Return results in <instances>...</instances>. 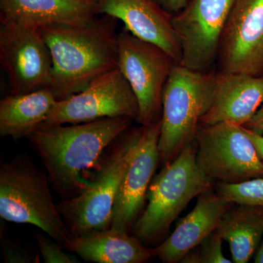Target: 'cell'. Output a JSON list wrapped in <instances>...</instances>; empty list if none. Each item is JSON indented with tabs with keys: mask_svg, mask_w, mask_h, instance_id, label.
Wrapping results in <instances>:
<instances>
[{
	"mask_svg": "<svg viewBox=\"0 0 263 263\" xmlns=\"http://www.w3.org/2000/svg\"><path fill=\"white\" fill-rule=\"evenodd\" d=\"M196 162L213 183H238L263 177V162L243 126L231 122L200 125Z\"/></svg>",
	"mask_w": 263,
	"mask_h": 263,
	"instance_id": "cell-8",
	"label": "cell"
},
{
	"mask_svg": "<svg viewBox=\"0 0 263 263\" xmlns=\"http://www.w3.org/2000/svg\"><path fill=\"white\" fill-rule=\"evenodd\" d=\"M217 69L196 72L176 65L164 86L159 141L160 164H168L195 142L202 116L212 103Z\"/></svg>",
	"mask_w": 263,
	"mask_h": 263,
	"instance_id": "cell-5",
	"label": "cell"
},
{
	"mask_svg": "<svg viewBox=\"0 0 263 263\" xmlns=\"http://www.w3.org/2000/svg\"><path fill=\"white\" fill-rule=\"evenodd\" d=\"M118 68L138 100L136 122L143 126L158 122L162 119L164 86L177 62L163 48L124 28L118 33Z\"/></svg>",
	"mask_w": 263,
	"mask_h": 263,
	"instance_id": "cell-7",
	"label": "cell"
},
{
	"mask_svg": "<svg viewBox=\"0 0 263 263\" xmlns=\"http://www.w3.org/2000/svg\"><path fill=\"white\" fill-rule=\"evenodd\" d=\"M217 72L212 103L200 125L231 122L245 126L263 104V76Z\"/></svg>",
	"mask_w": 263,
	"mask_h": 263,
	"instance_id": "cell-16",
	"label": "cell"
},
{
	"mask_svg": "<svg viewBox=\"0 0 263 263\" xmlns=\"http://www.w3.org/2000/svg\"><path fill=\"white\" fill-rule=\"evenodd\" d=\"M155 1L170 14L175 15L181 11L187 5L190 0H155Z\"/></svg>",
	"mask_w": 263,
	"mask_h": 263,
	"instance_id": "cell-25",
	"label": "cell"
},
{
	"mask_svg": "<svg viewBox=\"0 0 263 263\" xmlns=\"http://www.w3.org/2000/svg\"><path fill=\"white\" fill-rule=\"evenodd\" d=\"M224 240L217 231L213 232L197 247L200 263H231L222 252Z\"/></svg>",
	"mask_w": 263,
	"mask_h": 263,
	"instance_id": "cell-23",
	"label": "cell"
},
{
	"mask_svg": "<svg viewBox=\"0 0 263 263\" xmlns=\"http://www.w3.org/2000/svg\"><path fill=\"white\" fill-rule=\"evenodd\" d=\"M216 231L229 245L233 262H248L263 238V208L233 204L223 216Z\"/></svg>",
	"mask_w": 263,
	"mask_h": 263,
	"instance_id": "cell-20",
	"label": "cell"
},
{
	"mask_svg": "<svg viewBox=\"0 0 263 263\" xmlns=\"http://www.w3.org/2000/svg\"><path fill=\"white\" fill-rule=\"evenodd\" d=\"M162 122L144 126L139 146L124 174L116 197L110 228L130 233L142 212L148 188L160 164Z\"/></svg>",
	"mask_w": 263,
	"mask_h": 263,
	"instance_id": "cell-13",
	"label": "cell"
},
{
	"mask_svg": "<svg viewBox=\"0 0 263 263\" xmlns=\"http://www.w3.org/2000/svg\"><path fill=\"white\" fill-rule=\"evenodd\" d=\"M216 192L233 203L263 208V177L238 183H218Z\"/></svg>",
	"mask_w": 263,
	"mask_h": 263,
	"instance_id": "cell-21",
	"label": "cell"
},
{
	"mask_svg": "<svg viewBox=\"0 0 263 263\" xmlns=\"http://www.w3.org/2000/svg\"><path fill=\"white\" fill-rule=\"evenodd\" d=\"M97 0H0V22L41 27L86 23L98 16Z\"/></svg>",
	"mask_w": 263,
	"mask_h": 263,
	"instance_id": "cell-17",
	"label": "cell"
},
{
	"mask_svg": "<svg viewBox=\"0 0 263 263\" xmlns=\"http://www.w3.org/2000/svg\"><path fill=\"white\" fill-rule=\"evenodd\" d=\"M43 260L46 263H79V259L64 252V247L57 241L48 239L41 233H34Z\"/></svg>",
	"mask_w": 263,
	"mask_h": 263,
	"instance_id": "cell-22",
	"label": "cell"
},
{
	"mask_svg": "<svg viewBox=\"0 0 263 263\" xmlns=\"http://www.w3.org/2000/svg\"><path fill=\"white\" fill-rule=\"evenodd\" d=\"M233 204L213 190L200 194L192 212L178 220L174 231L160 245L151 249L153 257L164 263L181 262L188 252L217 229Z\"/></svg>",
	"mask_w": 263,
	"mask_h": 263,
	"instance_id": "cell-15",
	"label": "cell"
},
{
	"mask_svg": "<svg viewBox=\"0 0 263 263\" xmlns=\"http://www.w3.org/2000/svg\"><path fill=\"white\" fill-rule=\"evenodd\" d=\"M0 23V64L10 94H27L49 86L51 54L39 27Z\"/></svg>",
	"mask_w": 263,
	"mask_h": 263,
	"instance_id": "cell-11",
	"label": "cell"
},
{
	"mask_svg": "<svg viewBox=\"0 0 263 263\" xmlns=\"http://www.w3.org/2000/svg\"><path fill=\"white\" fill-rule=\"evenodd\" d=\"M117 19L100 15L86 23L40 27L52 58L51 89L57 100L84 90L118 68Z\"/></svg>",
	"mask_w": 263,
	"mask_h": 263,
	"instance_id": "cell-1",
	"label": "cell"
},
{
	"mask_svg": "<svg viewBox=\"0 0 263 263\" xmlns=\"http://www.w3.org/2000/svg\"><path fill=\"white\" fill-rule=\"evenodd\" d=\"M246 133L247 136L250 138L251 141H252L254 146H255L256 149L258 152L259 157L262 159L263 162V136L262 135L258 134V133H254V132L250 130V129H247L245 127H243Z\"/></svg>",
	"mask_w": 263,
	"mask_h": 263,
	"instance_id": "cell-27",
	"label": "cell"
},
{
	"mask_svg": "<svg viewBox=\"0 0 263 263\" xmlns=\"http://www.w3.org/2000/svg\"><path fill=\"white\" fill-rule=\"evenodd\" d=\"M254 259L255 263H263V238L260 245H259L258 250L254 255Z\"/></svg>",
	"mask_w": 263,
	"mask_h": 263,
	"instance_id": "cell-28",
	"label": "cell"
},
{
	"mask_svg": "<svg viewBox=\"0 0 263 263\" xmlns=\"http://www.w3.org/2000/svg\"><path fill=\"white\" fill-rule=\"evenodd\" d=\"M63 247L86 262L145 263L153 257L151 249L134 235L111 228L72 236Z\"/></svg>",
	"mask_w": 263,
	"mask_h": 263,
	"instance_id": "cell-18",
	"label": "cell"
},
{
	"mask_svg": "<svg viewBox=\"0 0 263 263\" xmlns=\"http://www.w3.org/2000/svg\"><path fill=\"white\" fill-rule=\"evenodd\" d=\"M196 154L195 141L162 166L152 180L147 193L148 204L133 228V235L146 247L163 242L190 202L212 190L214 183L199 168Z\"/></svg>",
	"mask_w": 263,
	"mask_h": 263,
	"instance_id": "cell-3",
	"label": "cell"
},
{
	"mask_svg": "<svg viewBox=\"0 0 263 263\" xmlns=\"http://www.w3.org/2000/svg\"><path fill=\"white\" fill-rule=\"evenodd\" d=\"M47 174L25 157L0 164V216L32 224L63 247L72 238L55 203Z\"/></svg>",
	"mask_w": 263,
	"mask_h": 263,
	"instance_id": "cell-6",
	"label": "cell"
},
{
	"mask_svg": "<svg viewBox=\"0 0 263 263\" xmlns=\"http://www.w3.org/2000/svg\"><path fill=\"white\" fill-rule=\"evenodd\" d=\"M133 121L106 118L39 127L28 137L62 200L76 197L89 184L83 174L98 166L107 148L130 128Z\"/></svg>",
	"mask_w": 263,
	"mask_h": 263,
	"instance_id": "cell-2",
	"label": "cell"
},
{
	"mask_svg": "<svg viewBox=\"0 0 263 263\" xmlns=\"http://www.w3.org/2000/svg\"><path fill=\"white\" fill-rule=\"evenodd\" d=\"M234 0H190L173 15L181 46L179 65L208 72L216 68L219 43Z\"/></svg>",
	"mask_w": 263,
	"mask_h": 263,
	"instance_id": "cell-10",
	"label": "cell"
},
{
	"mask_svg": "<svg viewBox=\"0 0 263 263\" xmlns=\"http://www.w3.org/2000/svg\"><path fill=\"white\" fill-rule=\"evenodd\" d=\"M99 15L121 20L128 32L163 48L178 64L181 46L172 23L173 15L155 0H97Z\"/></svg>",
	"mask_w": 263,
	"mask_h": 263,
	"instance_id": "cell-14",
	"label": "cell"
},
{
	"mask_svg": "<svg viewBox=\"0 0 263 263\" xmlns=\"http://www.w3.org/2000/svg\"><path fill=\"white\" fill-rule=\"evenodd\" d=\"M3 255L5 262L31 263L38 262L37 256L29 249L24 248L18 243L10 240L3 241Z\"/></svg>",
	"mask_w": 263,
	"mask_h": 263,
	"instance_id": "cell-24",
	"label": "cell"
},
{
	"mask_svg": "<svg viewBox=\"0 0 263 263\" xmlns=\"http://www.w3.org/2000/svg\"><path fill=\"white\" fill-rule=\"evenodd\" d=\"M138 116L136 95L117 68L96 78L82 91L57 100L39 127L81 124L106 118L127 117L137 121Z\"/></svg>",
	"mask_w": 263,
	"mask_h": 263,
	"instance_id": "cell-9",
	"label": "cell"
},
{
	"mask_svg": "<svg viewBox=\"0 0 263 263\" xmlns=\"http://www.w3.org/2000/svg\"><path fill=\"white\" fill-rule=\"evenodd\" d=\"M143 130V125L129 128L119 137L105 151L89 184L76 197L57 204L72 236L110 228L118 191Z\"/></svg>",
	"mask_w": 263,
	"mask_h": 263,
	"instance_id": "cell-4",
	"label": "cell"
},
{
	"mask_svg": "<svg viewBox=\"0 0 263 263\" xmlns=\"http://www.w3.org/2000/svg\"><path fill=\"white\" fill-rule=\"evenodd\" d=\"M57 99L48 86L0 100V135L14 141L28 138L48 117Z\"/></svg>",
	"mask_w": 263,
	"mask_h": 263,
	"instance_id": "cell-19",
	"label": "cell"
},
{
	"mask_svg": "<svg viewBox=\"0 0 263 263\" xmlns=\"http://www.w3.org/2000/svg\"><path fill=\"white\" fill-rule=\"evenodd\" d=\"M216 67L226 73L263 76V0H234Z\"/></svg>",
	"mask_w": 263,
	"mask_h": 263,
	"instance_id": "cell-12",
	"label": "cell"
},
{
	"mask_svg": "<svg viewBox=\"0 0 263 263\" xmlns=\"http://www.w3.org/2000/svg\"><path fill=\"white\" fill-rule=\"evenodd\" d=\"M243 127L258 134H263V104L255 115Z\"/></svg>",
	"mask_w": 263,
	"mask_h": 263,
	"instance_id": "cell-26",
	"label": "cell"
}]
</instances>
